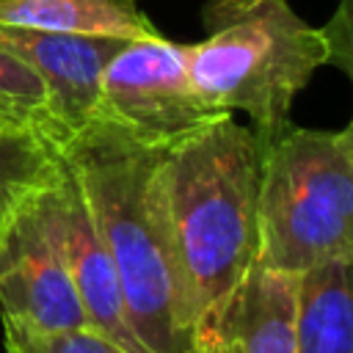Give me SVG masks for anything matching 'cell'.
<instances>
[{
    "mask_svg": "<svg viewBox=\"0 0 353 353\" xmlns=\"http://www.w3.org/2000/svg\"><path fill=\"white\" fill-rule=\"evenodd\" d=\"M3 339L6 353H132L94 325L33 331L3 320Z\"/></svg>",
    "mask_w": 353,
    "mask_h": 353,
    "instance_id": "14",
    "label": "cell"
},
{
    "mask_svg": "<svg viewBox=\"0 0 353 353\" xmlns=\"http://www.w3.org/2000/svg\"><path fill=\"white\" fill-rule=\"evenodd\" d=\"M55 146L80 182L135 339L146 353H176L188 334L179 323V287L160 207V149L102 116Z\"/></svg>",
    "mask_w": 353,
    "mask_h": 353,
    "instance_id": "2",
    "label": "cell"
},
{
    "mask_svg": "<svg viewBox=\"0 0 353 353\" xmlns=\"http://www.w3.org/2000/svg\"><path fill=\"white\" fill-rule=\"evenodd\" d=\"M33 207L41 221V229L47 232L58 256L66 265V273L77 290L88 323L105 331L119 345H124L127 350L146 353L127 323L113 262L99 240L80 182L63 163V157L58 174L33 199Z\"/></svg>",
    "mask_w": 353,
    "mask_h": 353,
    "instance_id": "6",
    "label": "cell"
},
{
    "mask_svg": "<svg viewBox=\"0 0 353 353\" xmlns=\"http://www.w3.org/2000/svg\"><path fill=\"white\" fill-rule=\"evenodd\" d=\"M97 116L152 149H168L232 113L215 110L193 88L188 44L154 33L127 39L105 63Z\"/></svg>",
    "mask_w": 353,
    "mask_h": 353,
    "instance_id": "5",
    "label": "cell"
},
{
    "mask_svg": "<svg viewBox=\"0 0 353 353\" xmlns=\"http://www.w3.org/2000/svg\"><path fill=\"white\" fill-rule=\"evenodd\" d=\"M328 47H331V66L350 72V11H347V0L339 3L334 19L323 28Z\"/></svg>",
    "mask_w": 353,
    "mask_h": 353,
    "instance_id": "16",
    "label": "cell"
},
{
    "mask_svg": "<svg viewBox=\"0 0 353 353\" xmlns=\"http://www.w3.org/2000/svg\"><path fill=\"white\" fill-rule=\"evenodd\" d=\"M58 168L61 154L47 132L0 119V237Z\"/></svg>",
    "mask_w": 353,
    "mask_h": 353,
    "instance_id": "12",
    "label": "cell"
},
{
    "mask_svg": "<svg viewBox=\"0 0 353 353\" xmlns=\"http://www.w3.org/2000/svg\"><path fill=\"white\" fill-rule=\"evenodd\" d=\"M298 273L254 259L218 309L232 353H295Z\"/></svg>",
    "mask_w": 353,
    "mask_h": 353,
    "instance_id": "9",
    "label": "cell"
},
{
    "mask_svg": "<svg viewBox=\"0 0 353 353\" xmlns=\"http://www.w3.org/2000/svg\"><path fill=\"white\" fill-rule=\"evenodd\" d=\"M259 160L254 130L232 116L160 149L157 188L185 334L229 301L256 259Z\"/></svg>",
    "mask_w": 353,
    "mask_h": 353,
    "instance_id": "1",
    "label": "cell"
},
{
    "mask_svg": "<svg viewBox=\"0 0 353 353\" xmlns=\"http://www.w3.org/2000/svg\"><path fill=\"white\" fill-rule=\"evenodd\" d=\"M0 25L116 39L160 33L138 8V0H0Z\"/></svg>",
    "mask_w": 353,
    "mask_h": 353,
    "instance_id": "11",
    "label": "cell"
},
{
    "mask_svg": "<svg viewBox=\"0 0 353 353\" xmlns=\"http://www.w3.org/2000/svg\"><path fill=\"white\" fill-rule=\"evenodd\" d=\"M204 39L188 44V72L215 110H243L259 146L290 127L295 97L331 66L323 28L303 22L290 0H207Z\"/></svg>",
    "mask_w": 353,
    "mask_h": 353,
    "instance_id": "3",
    "label": "cell"
},
{
    "mask_svg": "<svg viewBox=\"0 0 353 353\" xmlns=\"http://www.w3.org/2000/svg\"><path fill=\"white\" fill-rule=\"evenodd\" d=\"M0 41L41 77L58 141L74 135L97 116L102 69L127 39L0 25Z\"/></svg>",
    "mask_w": 353,
    "mask_h": 353,
    "instance_id": "8",
    "label": "cell"
},
{
    "mask_svg": "<svg viewBox=\"0 0 353 353\" xmlns=\"http://www.w3.org/2000/svg\"><path fill=\"white\" fill-rule=\"evenodd\" d=\"M256 237V259L284 273L353 259V124H290L262 146Z\"/></svg>",
    "mask_w": 353,
    "mask_h": 353,
    "instance_id": "4",
    "label": "cell"
},
{
    "mask_svg": "<svg viewBox=\"0 0 353 353\" xmlns=\"http://www.w3.org/2000/svg\"><path fill=\"white\" fill-rule=\"evenodd\" d=\"M350 262L328 259L298 273L295 353H353Z\"/></svg>",
    "mask_w": 353,
    "mask_h": 353,
    "instance_id": "10",
    "label": "cell"
},
{
    "mask_svg": "<svg viewBox=\"0 0 353 353\" xmlns=\"http://www.w3.org/2000/svg\"><path fill=\"white\" fill-rule=\"evenodd\" d=\"M176 353H232L229 339H226V331L221 325L218 309L210 312L207 317H201L190 328V334L185 336V342H182V347Z\"/></svg>",
    "mask_w": 353,
    "mask_h": 353,
    "instance_id": "15",
    "label": "cell"
},
{
    "mask_svg": "<svg viewBox=\"0 0 353 353\" xmlns=\"http://www.w3.org/2000/svg\"><path fill=\"white\" fill-rule=\"evenodd\" d=\"M0 119L39 127L55 141V124L41 77L0 41Z\"/></svg>",
    "mask_w": 353,
    "mask_h": 353,
    "instance_id": "13",
    "label": "cell"
},
{
    "mask_svg": "<svg viewBox=\"0 0 353 353\" xmlns=\"http://www.w3.org/2000/svg\"><path fill=\"white\" fill-rule=\"evenodd\" d=\"M0 320L33 331L91 325L33 201L0 237Z\"/></svg>",
    "mask_w": 353,
    "mask_h": 353,
    "instance_id": "7",
    "label": "cell"
}]
</instances>
